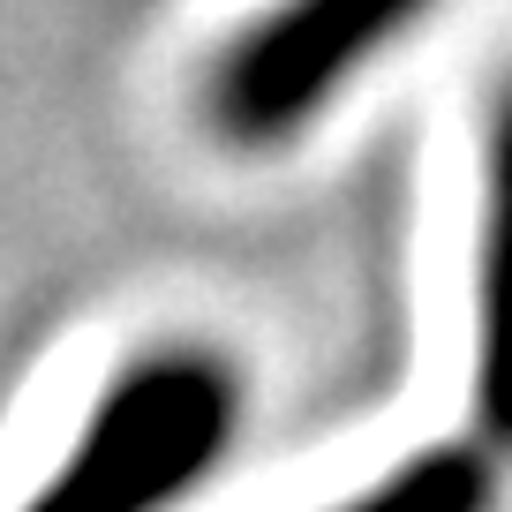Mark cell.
Returning <instances> with one entry per match:
<instances>
[{"instance_id": "7a4b0ae2", "label": "cell", "mask_w": 512, "mask_h": 512, "mask_svg": "<svg viewBox=\"0 0 512 512\" xmlns=\"http://www.w3.org/2000/svg\"><path fill=\"white\" fill-rule=\"evenodd\" d=\"M430 0H279L219 68V121L241 144L294 136L369 53L400 38Z\"/></svg>"}, {"instance_id": "277c9868", "label": "cell", "mask_w": 512, "mask_h": 512, "mask_svg": "<svg viewBox=\"0 0 512 512\" xmlns=\"http://www.w3.org/2000/svg\"><path fill=\"white\" fill-rule=\"evenodd\" d=\"M490 505V467L467 445H437L422 460H407L392 482H377L369 497H354L347 512H482Z\"/></svg>"}, {"instance_id": "3957f363", "label": "cell", "mask_w": 512, "mask_h": 512, "mask_svg": "<svg viewBox=\"0 0 512 512\" xmlns=\"http://www.w3.org/2000/svg\"><path fill=\"white\" fill-rule=\"evenodd\" d=\"M475 415L497 445H512V106L490 151V234L475 287Z\"/></svg>"}, {"instance_id": "6da1fadb", "label": "cell", "mask_w": 512, "mask_h": 512, "mask_svg": "<svg viewBox=\"0 0 512 512\" xmlns=\"http://www.w3.org/2000/svg\"><path fill=\"white\" fill-rule=\"evenodd\" d=\"M234 437V377L204 354H159L113 377L68 467L23 512H159L196 490Z\"/></svg>"}]
</instances>
